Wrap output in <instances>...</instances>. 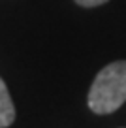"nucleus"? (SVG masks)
Masks as SVG:
<instances>
[{
	"instance_id": "nucleus-1",
	"label": "nucleus",
	"mask_w": 126,
	"mask_h": 128,
	"mask_svg": "<svg viewBox=\"0 0 126 128\" xmlns=\"http://www.w3.org/2000/svg\"><path fill=\"white\" fill-rule=\"evenodd\" d=\"M126 102V60L107 64L88 90V108L98 115L113 113Z\"/></svg>"
},
{
	"instance_id": "nucleus-2",
	"label": "nucleus",
	"mask_w": 126,
	"mask_h": 128,
	"mask_svg": "<svg viewBox=\"0 0 126 128\" xmlns=\"http://www.w3.org/2000/svg\"><path fill=\"white\" fill-rule=\"evenodd\" d=\"M13 119H15V108H13V102L10 98L6 83L0 79V128L10 126Z\"/></svg>"
},
{
	"instance_id": "nucleus-3",
	"label": "nucleus",
	"mask_w": 126,
	"mask_h": 128,
	"mask_svg": "<svg viewBox=\"0 0 126 128\" xmlns=\"http://www.w3.org/2000/svg\"><path fill=\"white\" fill-rule=\"evenodd\" d=\"M79 6L83 8H94V6H100V4H106L107 0H75Z\"/></svg>"
}]
</instances>
